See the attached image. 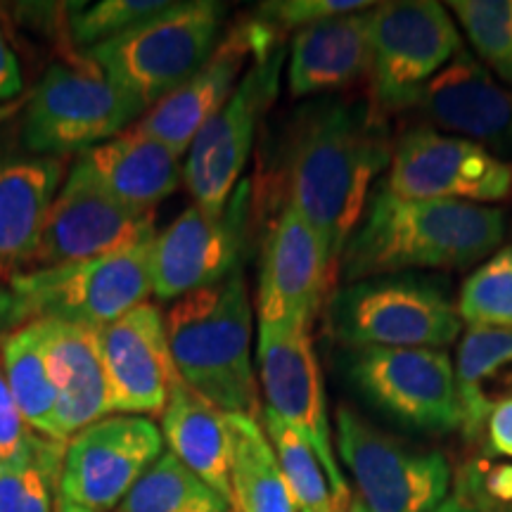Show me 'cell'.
<instances>
[{"instance_id": "cell-33", "label": "cell", "mask_w": 512, "mask_h": 512, "mask_svg": "<svg viewBox=\"0 0 512 512\" xmlns=\"http://www.w3.org/2000/svg\"><path fill=\"white\" fill-rule=\"evenodd\" d=\"M169 8L171 3L166 0H102L76 8L69 17V31L76 46L91 50L150 22Z\"/></svg>"}, {"instance_id": "cell-13", "label": "cell", "mask_w": 512, "mask_h": 512, "mask_svg": "<svg viewBox=\"0 0 512 512\" xmlns=\"http://www.w3.org/2000/svg\"><path fill=\"white\" fill-rule=\"evenodd\" d=\"M252 202V183L240 181L221 214L192 204L155 235L150 273L152 294L159 302H178L242 268Z\"/></svg>"}, {"instance_id": "cell-11", "label": "cell", "mask_w": 512, "mask_h": 512, "mask_svg": "<svg viewBox=\"0 0 512 512\" xmlns=\"http://www.w3.org/2000/svg\"><path fill=\"white\" fill-rule=\"evenodd\" d=\"M285 46H275L249 64L226 105L192 140L183 164V183L197 207L221 214L242 181L256 128L280 93Z\"/></svg>"}, {"instance_id": "cell-41", "label": "cell", "mask_w": 512, "mask_h": 512, "mask_svg": "<svg viewBox=\"0 0 512 512\" xmlns=\"http://www.w3.org/2000/svg\"><path fill=\"white\" fill-rule=\"evenodd\" d=\"M55 512H93V510H86V508H79V505H74V503H67V501H57V508H55Z\"/></svg>"}, {"instance_id": "cell-27", "label": "cell", "mask_w": 512, "mask_h": 512, "mask_svg": "<svg viewBox=\"0 0 512 512\" xmlns=\"http://www.w3.org/2000/svg\"><path fill=\"white\" fill-rule=\"evenodd\" d=\"M228 415L233 432L230 508L235 512H297L261 420L249 415Z\"/></svg>"}, {"instance_id": "cell-17", "label": "cell", "mask_w": 512, "mask_h": 512, "mask_svg": "<svg viewBox=\"0 0 512 512\" xmlns=\"http://www.w3.org/2000/svg\"><path fill=\"white\" fill-rule=\"evenodd\" d=\"M155 235V211L126 207L72 169L19 273L98 259Z\"/></svg>"}, {"instance_id": "cell-1", "label": "cell", "mask_w": 512, "mask_h": 512, "mask_svg": "<svg viewBox=\"0 0 512 512\" xmlns=\"http://www.w3.org/2000/svg\"><path fill=\"white\" fill-rule=\"evenodd\" d=\"M389 159L387 124L368 100L328 95L287 121L275 162L283 204L311 223L337 275L344 247Z\"/></svg>"}, {"instance_id": "cell-6", "label": "cell", "mask_w": 512, "mask_h": 512, "mask_svg": "<svg viewBox=\"0 0 512 512\" xmlns=\"http://www.w3.org/2000/svg\"><path fill=\"white\" fill-rule=\"evenodd\" d=\"M223 17L226 5L214 0L171 3L150 22L88 50V60L150 110L209 60Z\"/></svg>"}, {"instance_id": "cell-8", "label": "cell", "mask_w": 512, "mask_h": 512, "mask_svg": "<svg viewBox=\"0 0 512 512\" xmlns=\"http://www.w3.org/2000/svg\"><path fill=\"white\" fill-rule=\"evenodd\" d=\"M145 112L98 67L53 64L27 102L19 136L34 157L81 155L138 124Z\"/></svg>"}, {"instance_id": "cell-28", "label": "cell", "mask_w": 512, "mask_h": 512, "mask_svg": "<svg viewBox=\"0 0 512 512\" xmlns=\"http://www.w3.org/2000/svg\"><path fill=\"white\" fill-rule=\"evenodd\" d=\"M0 361L24 420L36 434L55 441L57 392L36 320L12 328L0 342Z\"/></svg>"}, {"instance_id": "cell-38", "label": "cell", "mask_w": 512, "mask_h": 512, "mask_svg": "<svg viewBox=\"0 0 512 512\" xmlns=\"http://www.w3.org/2000/svg\"><path fill=\"white\" fill-rule=\"evenodd\" d=\"M22 91V67L19 57L12 50V43L5 31V24L0 22V100H10Z\"/></svg>"}, {"instance_id": "cell-39", "label": "cell", "mask_w": 512, "mask_h": 512, "mask_svg": "<svg viewBox=\"0 0 512 512\" xmlns=\"http://www.w3.org/2000/svg\"><path fill=\"white\" fill-rule=\"evenodd\" d=\"M434 512H494V510L484 508V505L470 501V498L458 494V491H456V496H448L446 501L441 503Z\"/></svg>"}, {"instance_id": "cell-25", "label": "cell", "mask_w": 512, "mask_h": 512, "mask_svg": "<svg viewBox=\"0 0 512 512\" xmlns=\"http://www.w3.org/2000/svg\"><path fill=\"white\" fill-rule=\"evenodd\" d=\"M159 430L171 453L230 503V415L178 380L162 411Z\"/></svg>"}, {"instance_id": "cell-15", "label": "cell", "mask_w": 512, "mask_h": 512, "mask_svg": "<svg viewBox=\"0 0 512 512\" xmlns=\"http://www.w3.org/2000/svg\"><path fill=\"white\" fill-rule=\"evenodd\" d=\"M162 430L143 415H107L69 439L60 498L93 512H114L162 456Z\"/></svg>"}, {"instance_id": "cell-9", "label": "cell", "mask_w": 512, "mask_h": 512, "mask_svg": "<svg viewBox=\"0 0 512 512\" xmlns=\"http://www.w3.org/2000/svg\"><path fill=\"white\" fill-rule=\"evenodd\" d=\"M337 370L358 399L422 434L460 430L456 366L439 349H339Z\"/></svg>"}, {"instance_id": "cell-30", "label": "cell", "mask_w": 512, "mask_h": 512, "mask_svg": "<svg viewBox=\"0 0 512 512\" xmlns=\"http://www.w3.org/2000/svg\"><path fill=\"white\" fill-rule=\"evenodd\" d=\"M261 427L271 439L297 512H347L332 498L330 482L313 448L292 427L268 408L261 411Z\"/></svg>"}, {"instance_id": "cell-3", "label": "cell", "mask_w": 512, "mask_h": 512, "mask_svg": "<svg viewBox=\"0 0 512 512\" xmlns=\"http://www.w3.org/2000/svg\"><path fill=\"white\" fill-rule=\"evenodd\" d=\"M178 377L223 413L261 420L252 304L242 268L178 299L164 316Z\"/></svg>"}, {"instance_id": "cell-37", "label": "cell", "mask_w": 512, "mask_h": 512, "mask_svg": "<svg viewBox=\"0 0 512 512\" xmlns=\"http://www.w3.org/2000/svg\"><path fill=\"white\" fill-rule=\"evenodd\" d=\"M486 458H512V401H505L489 413L484 422Z\"/></svg>"}, {"instance_id": "cell-40", "label": "cell", "mask_w": 512, "mask_h": 512, "mask_svg": "<svg viewBox=\"0 0 512 512\" xmlns=\"http://www.w3.org/2000/svg\"><path fill=\"white\" fill-rule=\"evenodd\" d=\"M10 328V294L8 290H0V332Z\"/></svg>"}, {"instance_id": "cell-34", "label": "cell", "mask_w": 512, "mask_h": 512, "mask_svg": "<svg viewBox=\"0 0 512 512\" xmlns=\"http://www.w3.org/2000/svg\"><path fill=\"white\" fill-rule=\"evenodd\" d=\"M64 448L67 444H57L31 430L10 392L0 361V465H24L34 460L62 465Z\"/></svg>"}, {"instance_id": "cell-19", "label": "cell", "mask_w": 512, "mask_h": 512, "mask_svg": "<svg viewBox=\"0 0 512 512\" xmlns=\"http://www.w3.org/2000/svg\"><path fill=\"white\" fill-rule=\"evenodd\" d=\"M100 351L112 413L162 415L181 377L159 306L143 302L102 328Z\"/></svg>"}, {"instance_id": "cell-20", "label": "cell", "mask_w": 512, "mask_h": 512, "mask_svg": "<svg viewBox=\"0 0 512 512\" xmlns=\"http://www.w3.org/2000/svg\"><path fill=\"white\" fill-rule=\"evenodd\" d=\"M418 107L434 131L472 140L512 162V88L496 81L467 50L434 76Z\"/></svg>"}, {"instance_id": "cell-2", "label": "cell", "mask_w": 512, "mask_h": 512, "mask_svg": "<svg viewBox=\"0 0 512 512\" xmlns=\"http://www.w3.org/2000/svg\"><path fill=\"white\" fill-rule=\"evenodd\" d=\"M505 230L508 221L496 207L406 200L375 185L339 259V278L347 285L377 275L460 271L489 259Z\"/></svg>"}, {"instance_id": "cell-7", "label": "cell", "mask_w": 512, "mask_h": 512, "mask_svg": "<svg viewBox=\"0 0 512 512\" xmlns=\"http://www.w3.org/2000/svg\"><path fill=\"white\" fill-rule=\"evenodd\" d=\"M463 50L451 12L434 0H394L370 10L368 102L382 119L418 102Z\"/></svg>"}, {"instance_id": "cell-4", "label": "cell", "mask_w": 512, "mask_h": 512, "mask_svg": "<svg viewBox=\"0 0 512 512\" xmlns=\"http://www.w3.org/2000/svg\"><path fill=\"white\" fill-rule=\"evenodd\" d=\"M325 306L339 349L446 351L463 337L451 287L432 275L396 273L347 283Z\"/></svg>"}, {"instance_id": "cell-29", "label": "cell", "mask_w": 512, "mask_h": 512, "mask_svg": "<svg viewBox=\"0 0 512 512\" xmlns=\"http://www.w3.org/2000/svg\"><path fill=\"white\" fill-rule=\"evenodd\" d=\"M230 503L166 451L114 512H230Z\"/></svg>"}, {"instance_id": "cell-36", "label": "cell", "mask_w": 512, "mask_h": 512, "mask_svg": "<svg viewBox=\"0 0 512 512\" xmlns=\"http://www.w3.org/2000/svg\"><path fill=\"white\" fill-rule=\"evenodd\" d=\"M375 5L377 3H368V0H271V3H261L252 17L278 36H283L287 31L297 34V31L309 29L313 24L351 15V12L370 10Z\"/></svg>"}, {"instance_id": "cell-35", "label": "cell", "mask_w": 512, "mask_h": 512, "mask_svg": "<svg viewBox=\"0 0 512 512\" xmlns=\"http://www.w3.org/2000/svg\"><path fill=\"white\" fill-rule=\"evenodd\" d=\"M62 465L34 463L0 465V512H55Z\"/></svg>"}, {"instance_id": "cell-12", "label": "cell", "mask_w": 512, "mask_h": 512, "mask_svg": "<svg viewBox=\"0 0 512 512\" xmlns=\"http://www.w3.org/2000/svg\"><path fill=\"white\" fill-rule=\"evenodd\" d=\"M256 377L266 396L264 408L278 415L313 448L330 482L332 498L349 512V486L335 456L328 396L311 330L259 325Z\"/></svg>"}, {"instance_id": "cell-24", "label": "cell", "mask_w": 512, "mask_h": 512, "mask_svg": "<svg viewBox=\"0 0 512 512\" xmlns=\"http://www.w3.org/2000/svg\"><path fill=\"white\" fill-rule=\"evenodd\" d=\"M62 176L57 157H0V278L27 266Z\"/></svg>"}, {"instance_id": "cell-10", "label": "cell", "mask_w": 512, "mask_h": 512, "mask_svg": "<svg viewBox=\"0 0 512 512\" xmlns=\"http://www.w3.org/2000/svg\"><path fill=\"white\" fill-rule=\"evenodd\" d=\"M335 446L368 512H434L451 494L444 453L382 432L351 406H337Z\"/></svg>"}, {"instance_id": "cell-31", "label": "cell", "mask_w": 512, "mask_h": 512, "mask_svg": "<svg viewBox=\"0 0 512 512\" xmlns=\"http://www.w3.org/2000/svg\"><path fill=\"white\" fill-rule=\"evenodd\" d=\"M456 306L467 328H512V242L475 268Z\"/></svg>"}, {"instance_id": "cell-5", "label": "cell", "mask_w": 512, "mask_h": 512, "mask_svg": "<svg viewBox=\"0 0 512 512\" xmlns=\"http://www.w3.org/2000/svg\"><path fill=\"white\" fill-rule=\"evenodd\" d=\"M152 242L155 238L98 259L12 275L10 328L31 320L107 328L152 294Z\"/></svg>"}, {"instance_id": "cell-42", "label": "cell", "mask_w": 512, "mask_h": 512, "mask_svg": "<svg viewBox=\"0 0 512 512\" xmlns=\"http://www.w3.org/2000/svg\"><path fill=\"white\" fill-rule=\"evenodd\" d=\"M349 512H368V510L363 508V505L358 503V498H356V501H351V505H349Z\"/></svg>"}, {"instance_id": "cell-26", "label": "cell", "mask_w": 512, "mask_h": 512, "mask_svg": "<svg viewBox=\"0 0 512 512\" xmlns=\"http://www.w3.org/2000/svg\"><path fill=\"white\" fill-rule=\"evenodd\" d=\"M453 366L460 430L472 439L482 434L496 406L512 401V328H467Z\"/></svg>"}, {"instance_id": "cell-22", "label": "cell", "mask_w": 512, "mask_h": 512, "mask_svg": "<svg viewBox=\"0 0 512 512\" xmlns=\"http://www.w3.org/2000/svg\"><path fill=\"white\" fill-rule=\"evenodd\" d=\"M74 171L114 200L140 211H152L183 183L181 157L136 124L81 152Z\"/></svg>"}, {"instance_id": "cell-21", "label": "cell", "mask_w": 512, "mask_h": 512, "mask_svg": "<svg viewBox=\"0 0 512 512\" xmlns=\"http://www.w3.org/2000/svg\"><path fill=\"white\" fill-rule=\"evenodd\" d=\"M57 392L55 441L69 444L93 422L112 413L100 351V330L62 320H36Z\"/></svg>"}, {"instance_id": "cell-14", "label": "cell", "mask_w": 512, "mask_h": 512, "mask_svg": "<svg viewBox=\"0 0 512 512\" xmlns=\"http://www.w3.org/2000/svg\"><path fill=\"white\" fill-rule=\"evenodd\" d=\"M384 188L406 200L486 204L512 195V162L430 126L406 131L392 150Z\"/></svg>"}, {"instance_id": "cell-16", "label": "cell", "mask_w": 512, "mask_h": 512, "mask_svg": "<svg viewBox=\"0 0 512 512\" xmlns=\"http://www.w3.org/2000/svg\"><path fill=\"white\" fill-rule=\"evenodd\" d=\"M339 275L320 235L297 209H278L261 249L259 325L313 330Z\"/></svg>"}, {"instance_id": "cell-18", "label": "cell", "mask_w": 512, "mask_h": 512, "mask_svg": "<svg viewBox=\"0 0 512 512\" xmlns=\"http://www.w3.org/2000/svg\"><path fill=\"white\" fill-rule=\"evenodd\" d=\"M280 43L283 36L256 22L254 17L240 19L221 38L209 60L183 86L150 107L136 126L178 157L188 155L192 140L226 105L249 64Z\"/></svg>"}, {"instance_id": "cell-23", "label": "cell", "mask_w": 512, "mask_h": 512, "mask_svg": "<svg viewBox=\"0 0 512 512\" xmlns=\"http://www.w3.org/2000/svg\"><path fill=\"white\" fill-rule=\"evenodd\" d=\"M370 10L328 19L294 34L287 62V88L292 98H325L366 79Z\"/></svg>"}, {"instance_id": "cell-32", "label": "cell", "mask_w": 512, "mask_h": 512, "mask_svg": "<svg viewBox=\"0 0 512 512\" xmlns=\"http://www.w3.org/2000/svg\"><path fill=\"white\" fill-rule=\"evenodd\" d=\"M486 67L512 86V0H453L448 3Z\"/></svg>"}]
</instances>
